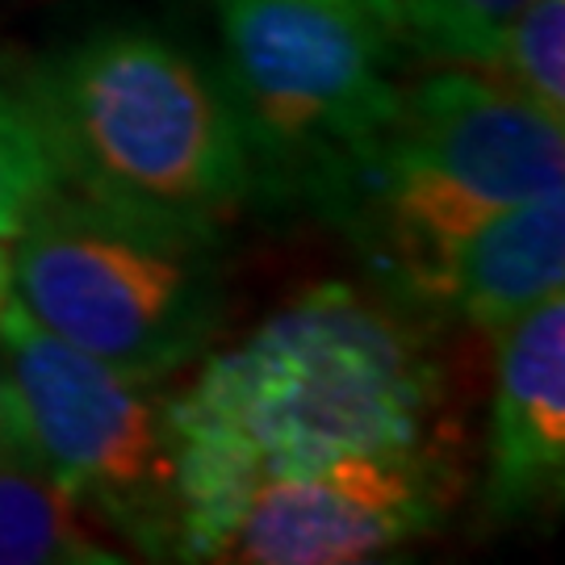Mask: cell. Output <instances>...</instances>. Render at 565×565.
Here are the masks:
<instances>
[{"label":"cell","mask_w":565,"mask_h":565,"mask_svg":"<svg viewBox=\"0 0 565 565\" xmlns=\"http://www.w3.org/2000/svg\"><path fill=\"white\" fill-rule=\"evenodd\" d=\"M356 285H319L214 352L172 398L184 562H214L247 490L356 448L427 445L440 364L411 319Z\"/></svg>","instance_id":"obj_1"},{"label":"cell","mask_w":565,"mask_h":565,"mask_svg":"<svg viewBox=\"0 0 565 565\" xmlns=\"http://www.w3.org/2000/svg\"><path fill=\"white\" fill-rule=\"evenodd\" d=\"M18 88L72 193L214 235L252 202L223 81L156 30H102Z\"/></svg>","instance_id":"obj_2"},{"label":"cell","mask_w":565,"mask_h":565,"mask_svg":"<svg viewBox=\"0 0 565 565\" xmlns=\"http://www.w3.org/2000/svg\"><path fill=\"white\" fill-rule=\"evenodd\" d=\"M565 184V121L478 67L431 72L327 218L406 306H440L445 273L486 218Z\"/></svg>","instance_id":"obj_3"},{"label":"cell","mask_w":565,"mask_h":565,"mask_svg":"<svg viewBox=\"0 0 565 565\" xmlns=\"http://www.w3.org/2000/svg\"><path fill=\"white\" fill-rule=\"evenodd\" d=\"M9 247V298L55 340L147 382L223 323L218 235L93 202L60 184Z\"/></svg>","instance_id":"obj_4"},{"label":"cell","mask_w":565,"mask_h":565,"mask_svg":"<svg viewBox=\"0 0 565 565\" xmlns=\"http://www.w3.org/2000/svg\"><path fill=\"white\" fill-rule=\"evenodd\" d=\"M223 88L235 109L252 198L331 214L398 109L390 46L364 18L323 0H218Z\"/></svg>","instance_id":"obj_5"},{"label":"cell","mask_w":565,"mask_h":565,"mask_svg":"<svg viewBox=\"0 0 565 565\" xmlns=\"http://www.w3.org/2000/svg\"><path fill=\"white\" fill-rule=\"evenodd\" d=\"M0 361L42 473L118 545L184 562L181 445L160 382L55 340L13 298L0 306Z\"/></svg>","instance_id":"obj_6"},{"label":"cell","mask_w":565,"mask_h":565,"mask_svg":"<svg viewBox=\"0 0 565 565\" xmlns=\"http://www.w3.org/2000/svg\"><path fill=\"white\" fill-rule=\"evenodd\" d=\"M457 478L427 445L356 448L247 490L214 562L356 565L415 545L448 515Z\"/></svg>","instance_id":"obj_7"},{"label":"cell","mask_w":565,"mask_h":565,"mask_svg":"<svg viewBox=\"0 0 565 565\" xmlns=\"http://www.w3.org/2000/svg\"><path fill=\"white\" fill-rule=\"evenodd\" d=\"M486 507L524 515L565 486V294L494 331Z\"/></svg>","instance_id":"obj_8"},{"label":"cell","mask_w":565,"mask_h":565,"mask_svg":"<svg viewBox=\"0 0 565 565\" xmlns=\"http://www.w3.org/2000/svg\"><path fill=\"white\" fill-rule=\"evenodd\" d=\"M553 294H565V184L486 218L448 264L440 306L494 335Z\"/></svg>","instance_id":"obj_9"},{"label":"cell","mask_w":565,"mask_h":565,"mask_svg":"<svg viewBox=\"0 0 565 565\" xmlns=\"http://www.w3.org/2000/svg\"><path fill=\"white\" fill-rule=\"evenodd\" d=\"M126 562L118 541L34 461L0 457V565Z\"/></svg>","instance_id":"obj_10"},{"label":"cell","mask_w":565,"mask_h":565,"mask_svg":"<svg viewBox=\"0 0 565 565\" xmlns=\"http://www.w3.org/2000/svg\"><path fill=\"white\" fill-rule=\"evenodd\" d=\"M478 72L565 121V0H527L490 42Z\"/></svg>","instance_id":"obj_11"},{"label":"cell","mask_w":565,"mask_h":565,"mask_svg":"<svg viewBox=\"0 0 565 565\" xmlns=\"http://www.w3.org/2000/svg\"><path fill=\"white\" fill-rule=\"evenodd\" d=\"M60 184L55 160L21 88L0 84V239H13Z\"/></svg>","instance_id":"obj_12"},{"label":"cell","mask_w":565,"mask_h":565,"mask_svg":"<svg viewBox=\"0 0 565 565\" xmlns=\"http://www.w3.org/2000/svg\"><path fill=\"white\" fill-rule=\"evenodd\" d=\"M527 0H398V30L427 55L478 67Z\"/></svg>","instance_id":"obj_13"},{"label":"cell","mask_w":565,"mask_h":565,"mask_svg":"<svg viewBox=\"0 0 565 565\" xmlns=\"http://www.w3.org/2000/svg\"><path fill=\"white\" fill-rule=\"evenodd\" d=\"M0 457H18V461H34V448H30V427H25V411L13 382H9V369L0 361Z\"/></svg>","instance_id":"obj_14"},{"label":"cell","mask_w":565,"mask_h":565,"mask_svg":"<svg viewBox=\"0 0 565 565\" xmlns=\"http://www.w3.org/2000/svg\"><path fill=\"white\" fill-rule=\"evenodd\" d=\"M323 4H335V9H348L364 18L369 25H377L382 34H390L394 42H403V30H398V0H323Z\"/></svg>","instance_id":"obj_15"},{"label":"cell","mask_w":565,"mask_h":565,"mask_svg":"<svg viewBox=\"0 0 565 565\" xmlns=\"http://www.w3.org/2000/svg\"><path fill=\"white\" fill-rule=\"evenodd\" d=\"M9 302V247L0 239V306Z\"/></svg>","instance_id":"obj_16"}]
</instances>
